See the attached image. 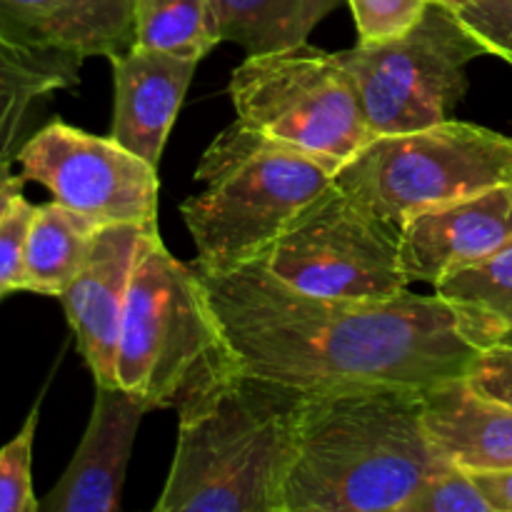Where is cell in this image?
Wrapping results in <instances>:
<instances>
[{
  "instance_id": "7c38bea8",
  "label": "cell",
  "mask_w": 512,
  "mask_h": 512,
  "mask_svg": "<svg viewBox=\"0 0 512 512\" xmlns=\"http://www.w3.org/2000/svg\"><path fill=\"white\" fill-rule=\"evenodd\" d=\"M512 240V183L425 210L400 223V260L410 283L435 288Z\"/></svg>"
},
{
  "instance_id": "f1b7e54d",
  "label": "cell",
  "mask_w": 512,
  "mask_h": 512,
  "mask_svg": "<svg viewBox=\"0 0 512 512\" xmlns=\"http://www.w3.org/2000/svg\"><path fill=\"white\" fill-rule=\"evenodd\" d=\"M13 163L15 160H0V220L8 213L10 203L23 195L25 178L23 173H13Z\"/></svg>"
},
{
  "instance_id": "484cf974",
  "label": "cell",
  "mask_w": 512,
  "mask_h": 512,
  "mask_svg": "<svg viewBox=\"0 0 512 512\" xmlns=\"http://www.w3.org/2000/svg\"><path fill=\"white\" fill-rule=\"evenodd\" d=\"M453 10L485 53L512 65V0H473Z\"/></svg>"
},
{
  "instance_id": "8fae6325",
  "label": "cell",
  "mask_w": 512,
  "mask_h": 512,
  "mask_svg": "<svg viewBox=\"0 0 512 512\" xmlns=\"http://www.w3.org/2000/svg\"><path fill=\"white\" fill-rule=\"evenodd\" d=\"M150 230L158 228L130 223L98 228L83 270L58 298L95 385H118L115 363L120 328L135 263Z\"/></svg>"
},
{
  "instance_id": "30bf717a",
  "label": "cell",
  "mask_w": 512,
  "mask_h": 512,
  "mask_svg": "<svg viewBox=\"0 0 512 512\" xmlns=\"http://www.w3.org/2000/svg\"><path fill=\"white\" fill-rule=\"evenodd\" d=\"M15 163L25 180L43 185L53 200L98 228H158V168L110 135L53 120L25 140Z\"/></svg>"
},
{
  "instance_id": "9a60e30c",
  "label": "cell",
  "mask_w": 512,
  "mask_h": 512,
  "mask_svg": "<svg viewBox=\"0 0 512 512\" xmlns=\"http://www.w3.org/2000/svg\"><path fill=\"white\" fill-rule=\"evenodd\" d=\"M15 38L70 58H115L135 48L133 0H0Z\"/></svg>"
},
{
  "instance_id": "5bb4252c",
  "label": "cell",
  "mask_w": 512,
  "mask_h": 512,
  "mask_svg": "<svg viewBox=\"0 0 512 512\" xmlns=\"http://www.w3.org/2000/svg\"><path fill=\"white\" fill-rule=\"evenodd\" d=\"M198 63L140 45L110 58L115 90L110 138L158 168Z\"/></svg>"
},
{
  "instance_id": "ac0fdd59",
  "label": "cell",
  "mask_w": 512,
  "mask_h": 512,
  "mask_svg": "<svg viewBox=\"0 0 512 512\" xmlns=\"http://www.w3.org/2000/svg\"><path fill=\"white\" fill-rule=\"evenodd\" d=\"M95 233L98 225L60 205L58 200L35 205L25 245L23 293L60 298L83 270Z\"/></svg>"
},
{
  "instance_id": "4316f807",
  "label": "cell",
  "mask_w": 512,
  "mask_h": 512,
  "mask_svg": "<svg viewBox=\"0 0 512 512\" xmlns=\"http://www.w3.org/2000/svg\"><path fill=\"white\" fill-rule=\"evenodd\" d=\"M465 383L483 398L512 408V348L493 345L478 355Z\"/></svg>"
},
{
  "instance_id": "44dd1931",
  "label": "cell",
  "mask_w": 512,
  "mask_h": 512,
  "mask_svg": "<svg viewBox=\"0 0 512 512\" xmlns=\"http://www.w3.org/2000/svg\"><path fill=\"white\" fill-rule=\"evenodd\" d=\"M135 45L203 60L220 43L215 0H133Z\"/></svg>"
},
{
  "instance_id": "52a82bcc",
  "label": "cell",
  "mask_w": 512,
  "mask_h": 512,
  "mask_svg": "<svg viewBox=\"0 0 512 512\" xmlns=\"http://www.w3.org/2000/svg\"><path fill=\"white\" fill-rule=\"evenodd\" d=\"M512 183V138L463 120L378 135L335 185L390 223Z\"/></svg>"
},
{
  "instance_id": "3957f363",
  "label": "cell",
  "mask_w": 512,
  "mask_h": 512,
  "mask_svg": "<svg viewBox=\"0 0 512 512\" xmlns=\"http://www.w3.org/2000/svg\"><path fill=\"white\" fill-rule=\"evenodd\" d=\"M303 398L240 370L185 395L155 512H280Z\"/></svg>"
},
{
  "instance_id": "5b68a950",
  "label": "cell",
  "mask_w": 512,
  "mask_h": 512,
  "mask_svg": "<svg viewBox=\"0 0 512 512\" xmlns=\"http://www.w3.org/2000/svg\"><path fill=\"white\" fill-rule=\"evenodd\" d=\"M218 313L193 263L150 230L130 280L118 340V385L150 408H178L193 390L235 373Z\"/></svg>"
},
{
  "instance_id": "7402d4cb",
  "label": "cell",
  "mask_w": 512,
  "mask_h": 512,
  "mask_svg": "<svg viewBox=\"0 0 512 512\" xmlns=\"http://www.w3.org/2000/svg\"><path fill=\"white\" fill-rule=\"evenodd\" d=\"M40 400L13 440L0 448V512H40L33 493V443L38 433Z\"/></svg>"
},
{
  "instance_id": "d4e9b609",
  "label": "cell",
  "mask_w": 512,
  "mask_h": 512,
  "mask_svg": "<svg viewBox=\"0 0 512 512\" xmlns=\"http://www.w3.org/2000/svg\"><path fill=\"white\" fill-rule=\"evenodd\" d=\"M33 215L35 205L28 203L25 195H18L0 220V300L10 293H23L25 245Z\"/></svg>"
},
{
  "instance_id": "7a4b0ae2",
  "label": "cell",
  "mask_w": 512,
  "mask_h": 512,
  "mask_svg": "<svg viewBox=\"0 0 512 512\" xmlns=\"http://www.w3.org/2000/svg\"><path fill=\"white\" fill-rule=\"evenodd\" d=\"M425 395H305L280 512H400L448 460L425 428Z\"/></svg>"
},
{
  "instance_id": "6da1fadb",
  "label": "cell",
  "mask_w": 512,
  "mask_h": 512,
  "mask_svg": "<svg viewBox=\"0 0 512 512\" xmlns=\"http://www.w3.org/2000/svg\"><path fill=\"white\" fill-rule=\"evenodd\" d=\"M198 273L240 373L303 395L360 388L425 395L465 378L483 353L435 290L355 303L298 293L260 260Z\"/></svg>"
},
{
  "instance_id": "4fadbf2b",
  "label": "cell",
  "mask_w": 512,
  "mask_h": 512,
  "mask_svg": "<svg viewBox=\"0 0 512 512\" xmlns=\"http://www.w3.org/2000/svg\"><path fill=\"white\" fill-rule=\"evenodd\" d=\"M145 400L120 385H95L88 428L63 478L40 500V512H115L138 428L150 413Z\"/></svg>"
},
{
  "instance_id": "603a6c76",
  "label": "cell",
  "mask_w": 512,
  "mask_h": 512,
  "mask_svg": "<svg viewBox=\"0 0 512 512\" xmlns=\"http://www.w3.org/2000/svg\"><path fill=\"white\" fill-rule=\"evenodd\" d=\"M400 512H493L473 473L448 465L420 485Z\"/></svg>"
},
{
  "instance_id": "277c9868",
  "label": "cell",
  "mask_w": 512,
  "mask_h": 512,
  "mask_svg": "<svg viewBox=\"0 0 512 512\" xmlns=\"http://www.w3.org/2000/svg\"><path fill=\"white\" fill-rule=\"evenodd\" d=\"M195 180L203 193L180 205L195 268L230 273L265 258L278 235L335 183L318 160L235 120L205 148Z\"/></svg>"
},
{
  "instance_id": "8992f818",
  "label": "cell",
  "mask_w": 512,
  "mask_h": 512,
  "mask_svg": "<svg viewBox=\"0 0 512 512\" xmlns=\"http://www.w3.org/2000/svg\"><path fill=\"white\" fill-rule=\"evenodd\" d=\"M228 95L235 120L333 173L373 140L358 85L340 55L308 43L245 55L230 73Z\"/></svg>"
},
{
  "instance_id": "83f0119b",
  "label": "cell",
  "mask_w": 512,
  "mask_h": 512,
  "mask_svg": "<svg viewBox=\"0 0 512 512\" xmlns=\"http://www.w3.org/2000/svg\"><path fill=\"white\" fill-rule=\"evenodd\" d=\"M493 512H512V468L473 473Z\"/></svg>"
},
{
  "instance_id": "ba28073f",
  "label": "cell",
  "mask_w": 512,
  "mask_h": 512,
  "mask_svg": "<svg viewBox=\"0 0 512 512\" xmlns=\"http://www.w3.org/2000/svg\"><path fill=\"white\" fill-rule=\"evenodd\" d=\"M363 100L373 138L450 120L468 93V65L485 48L450 5L430 0L423 18L398 38L340 50Z\"/></svg>"
},
{
  "instance_id": "ffe728a7",
  "label": "cell",
  "mask_w": 512,
  "mask_h": 512,
  "mask_svg": "<svg viewBox=\"0 0 512 512\" xmlns=\"http://www.w3.org/2000/svg\"><path fill=\"white\" fill-rule=\"evenodd\" d=\"M463 323L465 333L480 348H512V240L488 260L435 285Z\"/></svg>"
},
{
  "instance_id": "f546056e",
  "label": "cell",
  "mask_w": 512,
  "mask_h": 512,
  "mask_svg": "<svg viewBox=\"0 0 512 512\" xmlns=\"http://www.w3.org/2000/svg\"><path fill=\"white\" fill-rule=\"evenodd\" d=\"M438 3H445V5H450V8H458V5L473 3V0H438Z\"/></svg>"
},
{
  "instance_id": "cb8c5ba5",
  "label": "cell",
  "mask_w": 512,
  "mask_h": 512,
  "mask_svg": "<svg viewBox=\"0 0 512 512\" xmlns=\"http://www.w3.org/2000/svg\"><path fill=\"white\" fill-rule=\"evenodd\" d=\"M353 13L358 43H383L408 33L430 0H345Z\"/></svg>"
},
{
  "instance_id": "e0dca14e",
  "label": "cell",
  "mask_w": 512,
  "mask_h": 512,
  "mask_svg": "<svg viewBox=\"0 0 512 512\" xmlns=\"http://www.w3.org/2000/svg\"><path fill=\"white\" fill-rule=\"evenodd\" d=\"M80 63L15 38L0 23V160H15L35 105L80 85Z\"/></svg>"
},
{
  "instance_id": "2e32d148",
  "label": "cell",
  "mask_w": 512,
  "mask_h": 512,
  "mask_svg": "<svg viewBox=\"0 0 512 512\" xmlns=\"http://www.w3.org/2000/svg\"><path fill=\"white\" fill-rule=\"evenodd\" d=\"M425 428L443 460L470 470L512 468V408L475 393L465 378L425 393Z\"/></svg>"
},
{
  "instance_id": "9c48e42d",
  "label": "cell",
  "mask_w": 512,
  "mask_h": 512,
  "mask_svg": "<svg viewBox=\"0 0 512 512\" xmlns=\"http://www.w3.org/2000/svg\"><path fill=\"white\" fill-rule=\"evenodd\" d=\"M263 268L288 288L328 300H390L410 290L400 223L378 218L330 185L278 235Z\"/></svg>"
},
{
  "instance_id": "d6986e66",
  "label": "cell",
  "mask_w": 512,
  "mask_h": 512,
  "mask_svg": "<svg viewBox=\"0 0 512 512\" xmlns=\"http://www.w3.org/2000/svg\"><path fill=\"white\" fill-rule=\"evenodd\" d=\"M340 3L343 0H215L220 43L240 45L248 55L298 48Z\"/></svg>"
}]
</instances>
